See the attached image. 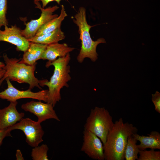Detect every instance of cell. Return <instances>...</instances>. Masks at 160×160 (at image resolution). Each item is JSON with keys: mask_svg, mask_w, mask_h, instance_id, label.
Masks as SVG:
<instances>
[{"mask_svg": "<svg viewBox=\"0 0 160 160\" xmlns=\"http://www.w3.org/2000/svg\"><path fill=\"white\" fill-rule=\"evenodd\" d=\"M21 30L16 25L9 27L5 26L4 30L0 29V41L9 43L16 46L17 51L25 52L29 48L30 42L22 35Z\"/></svg>", "mask_w": 160, "mask_h": 160, "instance_id": "8fae6325", "label": "cell"}, {"mask_svg": "<svg viewBox=\"0 0 160 160\" xmlns=\"http://www.w3.org/2000/svg\"><path fill=\"white\" fill-rule=\"evenodd\" d=\"M67 16L64 6L62 5L60 15L42 26L38 30L35 36H39L47 33L60 28L62 22Z\"/></svg>", "mask_w": 160, "mask_h": 160, "instance_id": "e0dca14e", "label": "cell"}, {"mask_svg": "<svg viewBox=\"0 0 160 160\" xmlns=\"http://www.w3.org/2000/svg\"><path fill=\"white\" fill-rule=\"evenodd\" d=\"M62 0H33L34 2L35 3L38 2H39L40 1H41L42 3V7L44 8L47 4L49 2L53 1H55L57 3L59 4L60 1ZM68 1V0H65Z\"/></svg>", "mask_w": 160, "mask_h": 160, "instance_id": "cb8c5ba5", "label": "cell"}, {"mask_svg": "<svg viewBox=\"0 0 160 160\" xmlns=\"http://www.w3.org/2000/svg\"><path fill=\"white\" fill-rule=\"evenodd\" d=\"M47 46L46 44L30 42L29 48L24 52L22 59L19 62L28 65L34 64L37 60L41 59Z\"/></svg>", "mask_w": 160, "mask_h": 160, "instance_id": "5bb4252c", "label": "cell"}, {"mask_svg": "<svg viewBox=\"0 0 160 160\" xmlns=\"http://www.w3.org/2000/svg\"><path fill=\"white\" fill-rule=\"evenodd\" d=\"M21 107L25 111L29 112L35 115L38 117L37 121L41 123L50 119L60 121L54 109V107L49 103H43L41 101L32 100L23 104Z\"/></svg>", "mask_w": 160, "mask_h": 160, "instance_id": "30bf717a", "label": "cell"}, {"mask_svg": "<svg viewBox=\"0 0 160 160\" xmlns=\"http://www.w3.org/2000/svg\"><path fill=\"white\" fill-rule=\"evenodd\" d=\"M5 63H4L0 61V70L3 69L4 67L5 66Z\"/></svg>", "mask_w": 160, "mask_h": 160, "instance_id": "4316f807", "label": "cell"}, {"mask_svg": "<svg viewBox=\"0 0 160 160\" xmlns=\"http://www.w3.org/2000/svg\"><path fill=\"white\" fill-rule=\"evenodd\" d=\"M148 136L140 135L137 133L133 134L132 137L140 142L137 145L140 151L147 148L160 149V134L156 131H152Z\"/></svg>", "mask_w": 160, "mask_h": 160, "instance_id": "9a60e30c", "label": "cell"}, {"mask_svg": "<svg viewBox=\"0 0 160 160\" xmlns=\"http://www.w3.org/2000/svg\"><path fill=\"white\" fill-rule=\"evenodd\" d=\"M70 60V55L68 53L52 62H47L45 65L47 68L50 66L54 67L53 74L49 81L47 79L39 80L41 87L46 86L48 88L47 103L54 107L61 99V89L64 87H69L68 82L71 79L70 67L69 65Z\"/></svg>", "mask_w": 160, "mask_h": 160, "instance_id": "7a4b0ae2", "label": "cell"}, {"mask_svg": "<svg viewBox=\"0 0 160 160\" xmlns=\"http://www.w3.org/2000/svg\"><path fill=\"white\" fill-rule=\"evenodd\" d=\"M137 160H160V151H156L154 149H151L150 151H140Z\"/></svg>", "mask_w": 160, "mask_h": 160, "instance_id": "ffe728a7", "label": "cell"}, {"mask_svg": "<svg viewBox=\"0 0 160 160\" xmlns=\"http://www.w3.org/2000/svg\"><path fill=\"white\" fill-rule=\"evenodd\" d=\"M49 148L46 144L34 147L31 152V156L33 160H48L47 155Z\"/></svg>", "mask_w": 160, "mask_h": 160, "instance_id": "d6986e66", "label": "cell"}, {"mask_svg": "<svg viewBox=\"0 0 160 160\" xmlns=\"http://www.w3.org/2000/svg\"><path fill=\"white\" fill-rule=\"evenodd\" d=\"M137 131L136 127L128 122H124L121 118L116 121L103 145L104 160H124L128 138Z\"/></svg>", "mask_w": 160, "mask_h": 160, "instance_id": "6da1fadb", "label": "cell"}, {"mask_svg": "<svg viewBox=\"0 0 160 160\" xmlns=\"http://www.w3.org/2000/svg\"><path fill=\"white\" fill-rule=\"evenodd\" d=\"M152 101L153 102L156 111L160 113V93L156 91L154 94H152Z\"/></svg>", "mask_w": 160, "mask_h": 160, "instance_id": "7402d4cb", "label": "cell"}, {"mask_svg": "<svg viewBox=\"0 0 160 160\" xmlns=\"http://www.w3.org/2000/svg\"><path fill=\"white\" fill-rule=\"evenodd\" d=\"M16 157L17 160H24L22 154L19 149H17L16 151Z\"/></svg>", "mask_w": 160, "mask_h": 160, "instance_id": "d4e9b609", "label": "cell"}, {"mask_svg": "<svg viewBox=\"0 0 160 160\" xmlns=\"http://www.w3.org/2000/svg\"><path fill=\"white\" fill-rule=\"evenodd\" d=\"M83 142L81 151L89 157L97 160H104L103 145L100 139L93 133L84 129Z\"/></svg>", "mask_w": 160, "mask_h": 160, "instance_id": "9c48e42d", "label": "cell"}, {"mask_svg": "<svg viewBox=\"0 0 160 160\" xmlns=\"http://www.w3.org/2000/svg\"><path fill=\"white\" fill-rule=\"evenodd\" d=\"M73 21L78 27L81 43V49L77 57L78 62L81 63L86 58L90 59L92 62L96 61L98 56L96 51L97 46L101 43H105V39L100 38L95 41L92 40L89 31L93 26L89 25L87 23L86 10L84 7L79 8V11L74 16Z\"/></svg>", "mask_w": 160, "mask_h": 160, "instance_id": "3957f363", "label": "cell"}, {"mask_svg": "<svg viewBox=\"0 0 160 160\" xmlns=\"http://www.w3.org/2000/svg\"><path fill=\"white\" fill-rule=\"evenodd\" d=\"M35 4L36 5V7L40 9L41 13L39 18L32 20L27 23H25V28L21 30L22 35L27 39L35 36L37 31L42 26L58 16L57 14H53V13L59 8L57 5L44 9L41 7L39 2Z\"/></svg>", "mask_w": 160, "mask_h": 160, "instance_id": "52a82bcc", "label": "cell"}, {"mask_svg": "<svg viewBox=\"0 0 160 160\" xmlns=\"http://www.w3.org/2000/svg\"><path fill=\"white\" fill-rule=\"evenodd\" d=\"M8 128L11 131L17 129L23 131L26 136V142L32 147L39 146L43 141L42 137L44 132L41 123L38 121L29 118H23L18 123Z\"/></svg>", "mask_w": 160, "mask_h": 160, "instance_id": "8992f818", "label": "cell"}, {"mask_svg": "<svg viewBox=\"0 0 160 160\" xmlns=\"http://www.w3.org/2000/svg\"><path fill=\"white\" fill-rule=\"evenodd\" d=\"M137 141L132 135L128 137L124 151V158L126 160L137 159L138 155L140 151L136 144Z\"/></svg>", "mask_w": 160, "mask_h": 160, "instance_id": "ac0fdd59", "label": "cell"}, {"mask_svg": "<svg viewBox=\"0 0 160 160\" xmlns=\"http://www.w3.org/2000/svg\"><path fill=\"white\" fill-rule=\"evenodd\" d=\"M65 38L64 32L60 28L47 33L39 36H35L27 40L29 42L48 45L57 43Z\"/></svg>", "mask_w": 160, "mask_h": 160, "instance_id": "2e32d148", "label": "cell"}, {"mask_svg": "<svg viewBox=\"0 0 160 160\" xmlns=\"http://www.w3.org/2000/svg\"><path fill=\"white\" fill-rule=\"evenodd\" d=\"M3 57L5 64L3 69L5 72L0 80V85L4 80L8 79L20 84H28L29 89H31L35 87L42 89L39 85V80L35 76L36 62L32 65H28L19 63L20 59L9 58L6 54H4Z\"/></svg>", "mask_w": 160, "mask_h": 160, "instance_id": "277c9868", "label": "cell"}, {"mask_svg": "<svg viewBox=\"0 0 160 160\" xmlns=\"http://www.w3.org/2000/svg\"><path fill=\"white\" fill-rule=\"evenodd\" d=\"M11 131L8 127L4 129H0V148L4 139L6 137L11 136Z\"/></svg>", "mask_w": 160, "mask_h": 160, "instance_id": "603a6c76", "label": "cell"}, {"mask_svg": "<svg viewBox=\"0 0 160 160\" xmlns=\"http://www.w3.org/2000/svg\"><path fill=\"white\" fill-rule=\"evenodd\" d=\"M5 72V70L4 69L0 70V80L3 76Z\"/></svg>", "mask_w": 160, "mask_h": 160, "instance_id": "484cf974", "label": "cell"}, {"mask_svg": "<svg viewBox=\"0 0 160 160\" xmlns=\"http://www.w3.org/2000/svg\"><path fill=\"white\" fill-rule=\"evenodd\" d=\"M74 49V48L69 47L65 43L60 44L57 42L49 44L43 52L41 59L52 62L58 57L65 56Z\"/></svg>", "mask_w": 160, "mask_h": 160, "instance_id": "4fadbf2b", "label": "cell"}, {"mask_svg": "<svg viewBox=\"0 0 160 160\" xmlns=\"http://www.w3.org/2000/svg\"><path fill=\"white\" fill-rule=\"evenodd\" d=\"M7 0H0V29L2 26L8 25L9 22L6 17Z\"/></svg>", "mask_w": 160, "mask_h": 160, "instance_id": "44dd1931", "label": "cell"}, {"mask_svg": "<svg viewBox=\"0 0 160 160\" xmlns=\"http://www.w3.org/2000/svg\"><path fill=\"white\" fill-rule=\"evenodd\" d=\"M113 124L112 117L107 109L96 107L91 110L84 125V129L96 135L104 145Z\"/></svg>", "mask_w": 160, "mask_h": 160, "instance_id": "5b68a950", "label": "cell"}, {"mask_svg": "<svg viewBox=\"0 0 160 160\" xmlns=\"http://www.w3.org/2000/svg\"><path fill=\"white\" fill-rule=\"evenodd\" d=\"M7 87L4 91L0 92V98L6 100L10 102H15L22 98H29L43 101L47 102L48 90H43L37 92H33L28 89L24 91L19 90L15 88L10 80L6 79Z\"/></svg>", "mask_w": 160, "mask_h": 160, "instance_id": "ba28073f", "label": "cell"}, {"mask_svg": "<svg viewBox=\"0 0 160 160\" xmlns=\"http://www.w3.org/2000/svg\"><path fill=\"white\" fill-rule=\"evenodd\" d=\"M17 101L10 102L9 105L0 109V129L11 127L23 118V113H19L16 108Z\"/></svg>", "mask_w": 160, "mask_h": 160, "instance_id": "7c38bea8", "label": "cell"}]
</instances>
